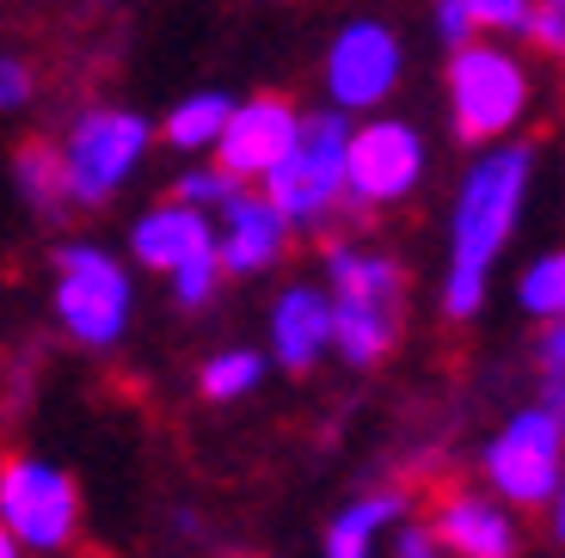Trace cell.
Instances as JSON below:
<instances>
[{
    "instance_id": "6da1fadb",
    "label": "cell",
    "mask_w": 565,
    "mask_h": 558,
    "mask_svg": "<svg viewBox=\"0 0 565 558\" xmlns=\"http://www.w3.org/2000/svg\"><path fill=\"white\" fill-rule=\"evenodd\" d=\"M529 179H535V154L523 141H492L461 172L449 210V270H443V313L449 320H473L486 308L492 270L529 203Z\"/></svg>"
},
{
    "instance_id": "7a4b0ae2",
    "label": "cell",
    "mask_w": 565,
    "mask_h": 558,
    "mask_svg": "<svg viewBox=\"0 0 565 558\" xmlns=\"http://www.w3.org/2000/svg\"><path fill=\"white\" fill-rule=\"evenodd\" d=\"M399 265L375 246L326 251V301H332V350L351 368H375L394 344L399 320Z\"/></svg>"
},
{
    "instance_id": "3957f363",
    "label": "cell",
    "mask_w": 565,
    "mask_h": 558,
    "mask_svg": "<svg viewBox=\"0 0 565 558\" xmlns=\"http://www.w3.org/2000/svg\"><path fill=\"white\" fill-rule=\"evenodd\" d=\"M443 93H449V124L467 148L510 141L535 105V81H529L523 56L492 37H467L461 50H449Z\"/></svg>"
},
{
    "instance_id": "277c9868",
    "label": "cell",
    "mask_w": 565,
    "mask_h": 558,
    "mask_svg": "<svg viewBox=\"0 0 565 558\" xmlns=\"http://www.w3.org/2000/svg\"><path fill=\"white\" fill-rule=\"evenodd\" d=\"M148 117L141 111H124V105H93L68 124V141L56 148L62 160V191H68L74 210H99L136 179L141 154H148Z\"/></svg>"
},
{
    "instance_id": "5b68a950",
    "label": "cell",
    "mask_w": 565,
    "mask_h": 558,
    "mask_svg": "<svg viewBox=\"0 0 565 558\" xmlns=\"http://www.w3.org/2000/svg\"><path fill=\"white\" fill-rule=\"evenodd\" d=\"M344 141H351V117L313 111V117H301L289 154L258 179L289 227H320L344 203Z\"/></svg>"
},
{
    "instance_id": "8992f818",
    "label": "cell",
    "mask_w": 565,
    "mask_h": 558,
    "mask_svg": "<svg viewBox=\"0 0 565 558\" xmlns=\"http://www.w3.org/2000/svg\"><path fill=\"white\" fill-rule=\"evenodd\" d=\"M129 313H136V289H129V270L111 251L93 246V239H74L56 251V320L74 344L111 350L124 337Z\"/></svg>"
},
{
    "instance_id": "52a82bcc",
    "label": "cell",
    "mask_w": 565,
    "mask_h": 558,
    "mask_svg": "<svg viewBox=\"0 0 565 558\" xmlns=\"http://www.w3.org/2000/svg\"><path fill=\"white\" fill-rule=\"evenodd\" d=\"M424 167H430V148H424L418 129L406 117L369 111V124H351V141H344V203L351 210L406 203L424 184Z\"/></svg>"
},
{
    "instance_id": "ba28073f",
    "label": "cell",
    "mask_w": 565,
    "mask_h": 558,
    "mask_svg": "<svg viewBox=\"0 0 565 558\" xmlns=\"http://www.w3.org/2000/svg\"><path fill=\"white\" fill-rule=\"evenodd\" d=\"M399 74H406V43L382 19H351V25H339L332 43H326L320 81H326L332 111H344V117L382 111L387 98H394Z\"/></svg>"
},
{
    "instance_id": "9c48e42d",
    "label": "cell",
    "mask_w": 565,
    "mask_h": 558,
    "mask_svg": "<svg viewBox=\"0 0 565 558\" xmlns=\"http://www.w3.org/2000/svg\"><path fill=\"white\" fill-rule=\"evenodd\" d=\"M74 522H81V491L62 466L38 461V454H19L0 466V528L19 546L56 552L74 540Z\"/></svg>"
},
{
    "instance_id": "30bf717a",
    "label": "cell",
    "mask_w": 565,
    "mask_h": 558,
    "mask_svg": "<svg viewBox=\"0 0 565 558\" xmlns=\"http://www.w3.org/2000/svg\"><path fill=\"white\" fill-rule=\"evenodd\" d=\"M486 479L504 503H547L565 479V430L547 405H523L504 430L486 442Z\"/></svg>"
},
{
    "instance_id": "8fae6325",
    "label": "cell",
    "mask_w": 565,
    "mask_h": 558,
    "mask_svg": "<svg viewBox=\"0 0 565 558\" xmlns=\"http://www.w3.org/2000/svg\"><path fill=\"white\" fill-rule=\"evenodd\" d=\"M301 129V111L296 105H282V98H234V111H227L222 136H215L210 154L222 160V172H234V179H265L270 167H277L282 154H289V141H296Z\"/></svg>"
},
{
    "instance_id": "7c38bea8",
    "label": "cell",
    "mask_w": 565,
    "mask_h": 558,
    "mask_svg": "<svg viewBox=\"0 0 565 558\" xmlns=\"http://www.w3.org/2000/svg\"><path fill=\"white\" fill-rule=\"evenodd\" d=\"M296 227L282 222V210L265 191H234L222 203V222H215V258H222L227 277H258L289 251Z\"/></svg>"
},
{
    "instance_id": "4fadbf2b",
    "label": "cell",
    "mask_w": 565,
    "mask_h": 558,
    "mask_svg": "<svg viewBox=\"0 0 565 558\" xmlns=\"http://www.w3.org/2000/svg\"><path fill=\"white\" fill-rule=\"evenodd\" d=\"M430 540L449 558H516V522L480 491H449L430 516Z\"/></svg>"
},
{
    "instance_id": "5bb4252c",
    "label": "cell",
    "mask_w": 565,
    "mask_h": 558,
    "mask_svg": "<svg viewBox=\"0 0 565 558\" xmlns=\"http://www.w3.org/2000/svg\"><path fill=\"white\" fill-rule=\"evenodd\" d=\"M326 350H332V301L320 282H289L270 308V356H277V368L301 375Z\"/></svg>"
},
{
    "instance_id": "9a60e30c",
    "label": "cell",
    "mask_w": 565,
    "mask_h": 558,
    "mask_svg": "<svg viewBox=\"0 0 565 558\" xmlns=\"http://www.w3.org/2000/svg\"><path fill=\"white\" fill-rule=\"evenodd\" d=\"M215 239V227H210V215L203 210H191V203H154V210H141L136 215V227H129V251H136V265H148V270H160L167 277L172 265H184L191 251H203Z\"/></svg>"
},
{
    "instance_id": "2e32d148",
    "label": "cell",
    "mask_w": 565,
    "mask_h": 558,
    "mask_svg": "<svg viewBox=\"0 0 565 558\" xmlns=\"http://www.w3.org/2000/svg\"><path fill=\"white\" fill-rule=\"evenodd\" d=\"M399 509H406L399 491H369V497L344 503L326 528V558H382V540L399 528Z\"/></svg>"
},
{
    "instance_id": "e0dca14e",
    "label": "cell",
    "mask_w": 565,
    "mask_h": 558,
    "mask_svg": "<svg viewBox=\"0 0 565 558\" xmlns=\"http://www.w3.org/2000/svg\"><path fill=\"white\" fill-rule=\"evenodd\" d=\"M227 111H234V98L215 93V86L210 93H191L167 111L160 136H167V148H179V154H210L215 136H222V124H227Z\"/></svg>"
},
{
    "instance_id": "ac0fdd59",
    "label": "cell",
    "mask_w": 565,
    "mask_h": 558,
    "mask_svg": "<svg viewBox=\"0 0 565 558\" xmlns=\"http://www.w3.org/2000/svg\"><path fill=\"white\" fill-rule=\"evenodd\" d=\"M516 308L529 313V320H565V251H541V258H529L523 277H516Z\"/></svg>"
},
{
    "instance_id": "d6986e66",
    "label": "cell",
    "mask_w": 565,
    "mask_h": 558,
    "mask_svg": "<svg viewBox=\"0 0 565 558\" xmlns=\"http://www.w3.org/2000/svg\"><path fill=\"white\" fill-rule=\"evenodd\" d=\"M13 179H19V196H25L38 215H56V210H68V191H62V160H56V148H19V160H13Z\"/></svg>"
},
{
    "instance_id": "ffe728a7",
    "label": "cell",
    "mask_w": 565,
    "mask_h": 558,
    "mask_svg": "<svg viewBox=\"0 0 565 558\" xmlns=\"http://www.w3.org/2000/svg\"><path fill=\"white\" fill-rule=\"evenodd\" d=\"M258 380H265V356L227 344V350H215L210 363H203V399H215V405L246 399V393H258Z\"/></svg>"
},
{
    "instance_id": "44dd1931",
    "label": "cell",
    "mask_w": 565,
    "mask_h": 558,
    "mask_svg": "<svg viewBox=\"0 0 565 558\" xmlns=\"http://www.w3.org/2000/svg\"><path fill=\"white\" fill-rule=\"evenodd\" d=\"M222 258H215V239L203 251H191V258H184V265H172L167 270V282H172V301H179V308H203V301H210L215 289H222Z\"/></svg>"
},
{
    "instance_id": "7402d4cb",
    "label": "cell",
    "mask_w": 565,
    "mask_h": 558,
    "mask_svg": "<svg viewBox=\"0 0 565 558\" xmlns=\"http://www.w3.org/2000/svg\"><path fill=\"white\" fill-rule=\"evenodd\" d=\"M234 191H241V179L222 172V167H191V172H179V184H172V196L191 203V210H222Z\"/></svg>"
},
{
    "instance_id": "603a6c76",
    "label": "cell",
    "mask_w": 565,
    "mask_h": 558,
    "mask_svg": "<svg viewBox=\"0 0 565 558\" xmlns=\"http://www.w3.org/2000/svg\"><path fill=\"white\" fill-rule=\"evenodd\" d=\"M529 7H535V0H467L473 31H486V37H516V31L529 25Z\"/></svg>"
},
{
    "instance_id": "cb8c5ba5",
    "label": "cell",
    "mask_w": 565,
    "mask_h": 558,
    "mask_svg": "<svg viewBox=\"0 0 565 558\" xmlns=\"http://www.w3.org/2000/svg\"><path fill=\"white\" fill-rule=\"evenodd\" d=\"M523 37L535 43L541 56H565V0H535Z\"/></svg>"
},
{
    "instance_id": "d4e9b609",
    "label": "cell",
    "mask_w": 565,
    "mask_h": 558,
    "mask_svg": "<svg viewBox=\"0 0 565 558\" xmlns=\"http://www.w3.org/2000/svg\"><path fill=\"white\" fill-rule=\"evenodd\" d=\"M430 25H437V37L449 43V50H461L467 37H480V31H473V13H467V0H437V7H430Z\"/></svg>"
},
{
    "instance_id": "484cf974",
    "label": "cell",
    "mask_w": 565,
    "mask_h": 558,
    "mask_svg": "<svg viewBox=\"0 0 565 558\" xmlns=\"http://www.w3.org/2000/svg\"><path fill=\"white\" fill-rule=\"evenodd\" d=\"M19 105H31V68L0 56V111H19Z\"/></svg>"
},
{
    "instance_id": "4316f807",
    "label": "cell",
    "mask_w": 565,
    "mask_h": 558,
    "mask_svg": "<svg viewBox=\"0 0 565 558\" xmlns=\"http://www.w3.org/2000/svg\"><path fill=\"white\" fill-rule=\"evenodd\" d=\"M535 356H541V368H547V380H565V320H547Z\"/></svg>"
},
{
    "instance_id": "83f0119b",
    "label": "cell",
    "mask_w": 565,
    "mask_h": 558,
    "mask_svg": "<svg viewBox=\"0 0 565 558\" xmlns=\"http://www.w3.org/2000/svg\"><path fill=\"white\" fill-rule=\"evenodd\" d=\"M394 558H449V552L430 540V528H394Z\"/></svg>"
},
{
    "instance_id": "f1b7e54d",
    "label": "cell",
    "mask_w": 565,
    "mask_h": 558,
    "mask_svg": "<svg viewBox=\"0 0 565 558\" xmlns=\"http://www.w3.org/2000/svg\"><path fill=\"white\" fill-rule=\"evenodd\" d=\"M541 405L553 411V423L565 430V380H547V393H541Z\"/></svg>"
},
{
    "instance_id": "f546056e",
    "label": "cell",
    "mask_w": 565,
    "mask_h": 558,
    "mask_svg": "<svg viewBox=\"0 0 565 558\" xmlns=\"http://www.w3.org/2000/svg\"><path fill=\"white\" fill-rule=\"evenodd\" d=\"M553 534H559V546H565V479H559V491H553Z\"/></svg>"
},
{
    "instance_id": "4dcf8cb0",
    "label": "cell",
    "mask_w": 565,
    "mask_h": 558,
    "mask_svg": "<svg viewBox=\"0 0 565 558\" xmlns=\"http://www.w3.org/2000/svg\"><path fill=\"white\" fill-rule=\"evenodd\" d=\"M0 558H19V540H13L7 528H0Z\"/></svg>"
}]
</instances>
